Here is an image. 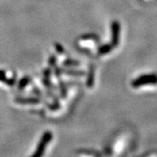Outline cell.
Listing matches in <instances>:
<instances>
[{
    "instance_id": "obj_2",
    "label": "cell",
    "mask_w": 157,
    "mask_h": 157,
    "mask_svg": "<svg viewBox=\"0 0 157 157\" xmlns=\"http://www.w3.org/2000/svg\"><path fill=\"white\" fill-rule=\"evenodd\" d=\"M52 135L51 132H45L43 137L41 138V140L39 142V147H38V149L37 151L35 152L33 155L32 157H41L43 155L44 152H45V146L49 143L52 140Z\"/></svg>"
},
{
    "instance_id": "obj_16",
    "label": "cell",
    "mask_w": 157,
    "mask_h": 157,
    "mask_svg": "<svg viewBox=\"0 0 157 157\" xmlns=\"http://www.w3.org/2000/svg\"><path fill=\"white\" fill-rule=\"evenodd\" d=\"M81 39H97L98 37L94 35V34H87V35H85V36H82Z\"/></svg>"
},
{
    "instance_id": "obj_12",
    "label": "cell",
    "mask_w": 157,
    "mask_h": 157,
    "mask_svg": "<svg viewBox=\"0 0 157 157\" xmlns=\"http://www.w3.org/2000/svg\"><path fill=\"white\" fill-rule=\"evenodd\" d=\"M43 82H44V85H45V86L46 88H48L49 90H51L52 88V83H51L50 81V78H46V77H45L44 79H43Z\"/></svg>"
},
{
    "instance_id": "obj_7",
    "label": "cell",
    "mask_w": 157,
    "mask_h": 157,
    "mask_svg": "<svg viewBox=\"0 0 157 157\" xmlns=\"http://www.w3.org/2000/svg\"><path fill=\"white\" fill-rule=\"evenodd\" d=\"M112 45L111 44H105V45H101L98 49V53L100 55H104V54H107L108 52H110L113 50Z\"/></svg>"
},
{
    "instance_id": "obj_1",
    "label": "cell",
    "mask_w": 157,
    "mask_h": 157,
    "mask_svg": "<svg viewBox=\"0 0 157 157\" xmlns=\"http://www.w3.org/2000/svg\"><path fill=\"white\" fill-rule=\"evenodd\" d=\"M157 84V74L156 73H149L140 75L132 81L133 87H140L146 85H156Z\"/></svg>"
},
{
    "instance_id": "obj_3",
    "label": "cell",
    "mask_w": 157,
    "mask_h": 157,
    "mask_svg": "<svg viewBox=\"0 0 157 157\" xmlns=\"http://www.w3.org/2000/svg\"><path fill=\"white\" fill-rule=\"evenodd\" d=\"M111 45L113 47H116L120 43V33H121V25L118 21H113L111 24Z\"/></svg>"
},
{
    "instance_id": "obj_10",
    "label": "cell",
    "mask_w": 157,
    "mask_h": 157,
    "mask_svg": "<svg viewBox=\"0 0 157 157\" xmlns=\"http://www.w3.org/2000/svg\"><path fill=\"white\" fill-rule=\"evenodd\" d=\"M59 88H60V94L63 98H65L67 96V87L65 86V83L59 81Z\"/></svg>"
},
{
    "instance_id": "obj_11",
    "label": "cell",
    "mask_w": 157,
    "mask_h": 157,
    "mask_svg": "<svg viewBox=\"0 0 157 157\" xmlns=\"http://www.w3.org/2000/svg\"><path fill=\"white\" fill-rule=\"evenodd\" d=\"M56 63L57 58L55 57V55H51L50 58H49V60H48L49 66H50L51 67H56Z\"/></svg>"
},
{
    "instance_id": "obj_15",
    "label": "cell",
    "mask_w": 157,
    "mask_h": 157,
    "mask_svg": "<svg viewBox=\"0 0 157 157\" xmlns=\"http://www.w3.org/2000/svg\"><path fill=\"white\" fill-rule=\"evenodd\" d=\"M54 46H55V48H56V51L59 52V53H60V54H62V53H64L65 52V50H64V47L62 46L60 44H58V43H56L55 45H54Z\"/></svg>"
},
{
    "instance_id": "obj_9",
    "label": "cell",
    "mask_w": 157,
    "mask_h": 157,
    "mask_svg": "<svg viewBox=\"0 0 157 157\" xmlns=\"http://www.w3.org/2000/svg\"><path fill=\"white\" fill-rule=\"evenodd\" d=\"M63 66L64 67H77V66H79V62L73 60V59H67L63 62Z\"/></svg>"
},
{
    "instance_id": "obj_8",
    "label": "cell",
    "mask_w": 157,
    "mask_h": 157,
    "mask_svg": "<svg viewBox=\"0 0 157 157\" xmlns=\"http://www.w3.org/2000/svg\"><path fill=\"white\" fill-rule=\"evenodd\" d=\"M31 80H32V78H30L29 76H25V77L21 78V79L19 80V82H18V89H24V88L31 82Z\"/></svg>"
},
{
    "instance_id": "obj_13",
    "label": "cell",
    "mask_w": 157,
    "mask_h": 157,
    "mask_svg": "<svg viewBox=\"0 0 157 157\" xmlns=\"http://www.w3.org/2000/svg\"><path fill=\"white\" fill-rule=\"evenodd\" d=\"M59 107H60V104H59V102L57 101V100L54 103H52V104L49 105V108L52 109V110H56V109H59Z\"/></svg>"
},
{
    "instance_id": "obj_5",
    "label": "cell",
    "mask_w": 157,
    "mask_h": 157,
    "mask_svg": "<svg viewBox=\"0 0 157 157\" xmlns=\"http://www.w3.org/2000/svg\"><path fill=\"white\" fill-rule=\"evenodd\" d=\"M94 84V67L91 66L89 68V73L86 79V86L88 87H93Z\"/></svg>"
},
{
    "instance_id": "obj_18",
    "label": "cell",
    "mask_w": 157,
    "mask_h": 157,
    "mask_svg": "<svg viewBox=\"0 0 157 157\" xmlns=\"http://www.w3.org/2000/svg\"><path fill=\"white\" fill-rule=\"evenodd\" d=\"M61 73H62L61 69H59V68L56 67V69H55V74H56L57 77H59Z\"/></svg>"
},
{
    "instance_id": "obj_6",
    "label": "cell",
    "mask_w": 157,
    "mask_h": 157,
    "mask_svg": "<svg viewBox=\"0 0 157 157\" xmlns=\"http://www.w3.org/2000/svg\"><path fill=\"white\" fill-rule=\"evenodd\" d=\"M61 72L63 73H66L68 75H72V76H83L85 75L84 71L81 70H74V69H63L61 70Z\"/></svg>"
},
{
    "instance_id": "obj_14",
    "label": "cell",
    "mask_w": 157,
    "mask_h": 157,
    "mask_svg": "<svg viewBox=\"0 0 157 157\" xmlns=\"http://www.w3.org/2000/svg\"><path fill=\"white\" fill-rule=\"evenodd\" d=\"M6 80H7V77H6V72L3 71V70H0V81L6 83Z\"/></svg>"
},
{
    "instance_id": "obj_17",
    "label": "cell",
    "mask_w": 157,
    "mask_h": 157,
    "mask_svg": "<svg viewBox=\"0 0 157 157\" xmlns=\"http://www.w3.org/2000/svg\"><path fill=\"white\" fill-rule=\"evenodd\" d=\"M33 93L35 94H37V95H41V92H40L39 88H37V87H35V88L33 89Z\"/></svg>"
},
{
    "instance_id": "obj_4",
    "label": "cell",
    "mask_w": 157,
    "mask_h": 157,
    "mask_svg": "<svg viewBox=\"0 0 157 157\" xmlns=\"http://www.w3.org/2000/svg\"><path fill=\"white\" fill-rule=\"evenodd\" d=\"M15 102L19 103V104H38L41 102V100L37 97H29V98H16Z\"/></svg>"
}]
</instances>
